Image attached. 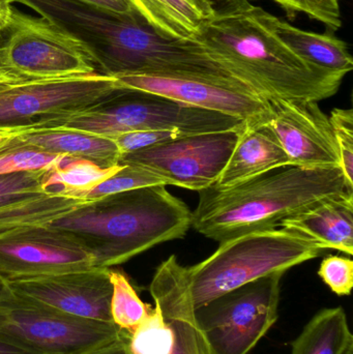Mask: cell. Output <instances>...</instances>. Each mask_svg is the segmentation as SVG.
Returning a JSON list of instances; mask_svg holds the SVG:
<instances>
[{
	"label": "cell",
	"mask_w": 353,
	"mask_h": 354,
	"mask_svg": "<svg viewBox=\"0 0 353 354\" xmlns=\"http://www.w3.org/2000/svg\"><path fill=\"white\" fill-rule=\"evenodd\" d=\"M0 332L43 354H85L117 339L114 324L73 317L14 293L0 299Z\"/></svg>",
	"instance_id": "8"
},
{
	"label": "cell",
	"mask_w": 353,
	"mask_h": 354,
	"mask_svg": "<svg viewBox=\"0 0 353 354\" xmlns=\"http://www.w3.org/2000/svg\"><path fill=\"white\" fill-rule=\"evenodd\" d=\"M21 129L0 128V147H4L10 139L18 135Z\"/></svg>",
	"instance_id": "39"
},
{
	"label": "cell",
	"mask_w": 353,
	"mask_h": 354,
	"mask_svg": "<svg viewBox=\"0 0 353 354\" xmlns=\"http://www.w3.org/2000/svg\"><path fill=\"white\" fill-rule=\"evenodd\" d=\"M280 226L309 237L323 250L353 254V193L323 200L313 207L284 218Z\"/></svg>",
	"instance_id": "17"
},
{
	"label": "cell",
	"mask_w": 353,
	"mask_h": 354,
	"mask_svg": "<svg viewBox=\"0 0 353 354\" xmlns=\"http://www.w3.org/2000/svg\"><path fill=\"white\" fill-rule=\"evenodd\" d=\"M0 68L23 81L57 80L99 74L90 50L45 17L12 8Z\"/></svg>",
	"instance_id": "6"
},
{
	"label": "cell",
	"mask_w": 353,
	"mask_h": 354,
	"mask_svg": "<svg viewBox=\"0 0 353 354\" xmlns=\"http://www.w3.org/2000/svg\"><path fill=\"white\" fill-rule=\"evenodd\" d=\"M267 10L251 6L213 17L193 39L236 79L267 100L318 102L339 91L344 75L313 66L274 32Z\"/></svg>",
	"instance_id": "1"
},
{
	"label": "cell",
	"mask_w": 353,
	"mask_h": 354,
	"mask_svg": "<svg viewBox=\"0 0 353 354\" xmlns=\"http://www.w3.org/2000/svg\"><path fill=\"white\" fill-rule=\"evenodd\" d=\"M339 153V167L348 185L353 187V112L335 108L330 115Z\"/></svg>",
	"instance_id": "29"
},
{
	"label": "cell",
	"mask_w": 353,
	"mask_h": 354,
	"mask_svg": "<svg viewBox=\"0 0 353 354\" xmlns=\"http://www.w3.org/2000/svg\"><path fill=\"white\" fill-rule=\"evenodd\" d=\"M284 274L274 272L195 309L213 354H249L273 328Z\"/></svg>",
	"instance_id": "7"
},
{
	"label": "cell",
	"mask_w": 353,
	"mask_h": 354,
	"mask_svg": "<svg viewBox=\"0 0 353 354\" xmlns=\"http://www.w3.org/2000/svg\"><path fill=\"white\" fill-rule=\"evenodd\" d=\"M110 268H91L62 274L8 280L17 297L82 319L112 322L113 287Z\"/></svg>",
	"instance_id": "13"
},
{
	"label": "cell",
	"mask_w": 353,
	"mask_h": 354,
	"mask_svg": "<svg viewBox=\"0 0 353 354\" xmlns=\"http://www.w3.org/2000/svg\"><path fill=\"white\" fill-rule=\"evenodd\" d=\"M50 169L0 174V209L47 193L43 183Z\"/></svg>",
	"instance_id": "28"
},
{
	"label": "cell",
	"mask_w": 353,
	"mask_h": 354,
	"mask_svg": "<svg viewBox=\"0 0 353 354\" xmlns=\"http://www.w3.org/2000/svg\"><path fill=\"white\" fill-rule=\"evenodd\" d=\"M290 165L281 145L265 124H245L225 168L215 185L225 189Z\"/></svg>",
	"instance_id": "16"
},
{
	"label": "cell",
	"mask_w": 353,
	"mask_h": 354,
	"mask_svg": "<svg viewBox=\"0 0 353 354\" xmlns=\"http://www.w3.org/2000/svg\"><path fill=\"white\" fill-rule=\"evenodd\" d=\"M110 278L113 287L110 306L112 322L120 330L132 334L151 309L141 301L136 289L124 272L111 270Z\"/></svg>",
	"instance_id": "24"
},
{
	"label": "cell",
	"mask_w": 353,
	"mask_h": 354,
	"mask_svg": "<svg viewBox=\"0 0 353 354\" xmlns=\"http://www.w3.org/2000/svg\"><path fill=\"white\" fill-rule=\"evenodd\" d=\"M0 354H43L21 344L8 335L0 332Z\"/></svg>",
	"instance_id": "36"
},
{
	"label": "cell",
	"mask_w": 353,
	"mask_h": 354,
	"mask_svg": "<svg viewBox=\"0 0 353 354\" xmlns=\"http://www.w3.org/2000/svg\"><path fill=\"white\" fill-rule=\"evenodd\" d=\"M318 276L339 297L352 293L353 262L350 258L330 255L321 262Z\"/></svg>",
	"instance_id": "31"
},
{
	"label": "cell",
	"mask_w": 353,
	"mask_h": 354,
	"mask_svg": "<svg viewBox=\"0 0 353 354\" xmlns=\"http://www.w3.org/2000/svg\"><path fill=\"white\" fill-rule=\"evenodd\" d=\"M149 292L173 333L169 354H213L195 316L188 266L168 257L155 270Z\"/></svg>",
	"instance_id": "15"
},
{
	"label": "cell",
	"mask_w": 353,
	"mask_h": 354,
	"mask_svg": "<svg viewBox=\"0 0 353 354\" xmlns=\"http://www.w3.org/2000/svg\"><path fill=\"white\" fill-rule=\"evenodd\" d=\"M74 1L97 8L102 12L120 15V16L131 14L135 10L128 3V0H74Z\"/></svg>",
	"instance_id": "34"
},
{
	"label": "cell",
	"mask_w": 353,
	"mask_h": 354,
	"mask_svg": "<svg viewBox=\"0 0 353 354\" xmlns=\"http://www.w3.org/2000/svg\"><path fill=\"white\" fill-rule=\"evenodd\" d=\"M353 336L341 307L323 309L292 342V354H341Z\"/></svg>",
	"instance_id": "21"
},
{
	"label": "cell",
	"mask_w": 353,
	"mask_h": 354,
	"mask_svg": "<svg viewBox=\"0 0 353 354\" xmlns=\"http://www.w3.org/2000/svg\"><path fill=\"white\" fill-rule=\"evenodd\" d=\"M290 16L302 12L323 23L331 31L341 27L339 0H273Z\"/></svg>",
	"instance_id": "30"
},
{
	"label": "cell",
	"mask_w": 353,
	"mask_h": 354,
	"mask_svg": "<svg viewBox=\"0 0 353 354\" xmlns=\"http://www.w3.org/2000/svg\"><path fill=\"white\" fill-rule=\"evenodd\" d=\"M130 335L124 330L115 340L85 354H133L130 348Z\"/></svg>",
	"instance_id": "35"
},
{
	"label": "cell",
	"mask_w": 353,
	"mask_h": 354,
	"mask_svg": "<svg viewBox=\"0 0 353 354\" xmlns=\"http://www.w3.org/2000/svg\"><path fill=\"white\" fill-rule=\"evenodd\" d=\"M19 134V133H18ZM68 157L53 155L19 140L16 136L0 147V174L50 169L64 163Z\"/></svg>",
	"instance_id": "25"
},
{
	"label": "cell",
	"mask_w": 353,
	"mask_h": 354,
	"mask_svg": "<svg viewBox=\"0 0 353 354\" xmlns=\"http://www.w3.org/2000/svg\"><path fill=\"white\" fill-rule=\"evenodd\" d=\"M325 250L288 229L254 231L220 243L207 259L188 266L195 309L277 272L315 259Z\"/></svg>",
	"instance_id": "5"
},
{
	"label": "cell",
	"mask_w": 353,
	"mask_h": 354,
	"mask_svg": "<svg viewBox=\"0 0 353 354\" xmlns=\"http://www.w3.org/2000/svg\"><path fill=\"white\" fill-rule=\"evenodd\" d=\"M205 8H209L213 17L236 14L252 6L249 0H198Z\"/></svg>",
	"instance_id": "33"
},
{
	"label": "cell",
	"mask_w": 353,
	"mask_h": 354,
	"mask_svg": "<svg viewBox=\"0 0 353 354\" xmlns=\"http://www.w3.org/2000/svg\"><path fill=\"white\" fill-rule=\"evenodd\" d=\"M172 344L173 333L157 307L130 335L133 354H169Z\"/></svg>",
	"instance_id": "26"
},
{
	"label": "cell",
	"mask_w": 353,
	"mask_h": 354,
	"mask_svg": "<svg viewBox=\"0 0 353 354\" xmlns=\"http://www.w3.org/2000/svg\"><path fill=\"white\" fill-rule=\"evenodd\" d=\"M12 6L10 0H0V39L6 35V29L10 24Z\"/></svg>",
	"instance_id": "37"
},
{
	"label": "cell",
	"mask_w": 353,
	"mask_h": 354,
	"mask_svg": "<svg viewBox=\"0 0 353 354\" xmlns=\"http://www.w3.org/2000/svg\"><path fill=\"white\" fill-rule=\"evenodd\" d=\"M184 136L175 131L169 130H147L135 131L118 135L113 139L122 155L134 153L141 149H149L161 143L174 140L178 137Z\"/></svg>",
	"instance_id": "32"
},
{
	"label": "cell",
	"mask_w": 353,
	"mask_h": 354,
	"mask_svg": "<svg viewBox=\"0 0 353 354\" xmlns=\"http://www.w3.org/2000/svg\"><path fill=\"white\" fill-rule=\"evenodd\" d=\"M95 268L70 235L49 226L0 229V274L6 280Z\"/></svg>",
	"instance_id": "12"
},
{
	"label": "cell",
	"mask_w": 353,
	"mask_h": 354,
	"mask_svg": "<svg viewBox=\"0 0 353 354\" xmlns=\"http://www.w3.org/2000/svg\"><path fill=\"white\" fill-rule=\"evenodd\" d=\"M245 122L163 95L117 88L81 111L45 116L30 128H66L114 138L135 131L169 130L184 136L236 130Z\"/></svg>",
	"instance_id": "4"
},
{
	"label": "cell",
	"mask_w": 353,
	"mask_h": 354,
	"mask_svg": "<svg viewBox=\"0 0 353 354\" xmlns=\"http://www.w3.org/2000/svg\"><path fill=\"white\" fill-rule=\"evenodd\" d=\"M45 226L76 239L95 268H110L184 237L192 212L166 185H151L85 201Z\"/></svg>",
	"instance_id": "2"
},
{
	"label": "cell",
	"mask_w": 353,
	"mask_h": 354,
	"mask_svg": "<svg viewBox=\"0 0 353 354\" xmlns=\"http://www.w3.org/2000/svg\"><path fill=\"white\" fill-rule=\"evenodd\" d=\"M27 82V81L21 80L12 75L8 74L6 71L0 68V91L8 88L12 85L19 84V83Z\"/></svg>",
	"instance_id": "38"
},
{
	"label": "cell",
	"mask_w": 353,
	"mask_h": 354,
	"mask_svg": "<svg viewBox=\"0 0 353 354\" xmlns=\"http://www.w3.org/2000/svg\"><path fill=\"white\" fill-rule=\"evenodd\" d=\"M267 20L278 37L305 62L344 76L352 72L353 59L347 45L335 35L302 30L269 12Z\"/></svg>",
	"instance_id": "19"
},
{
	"label": "cell",
	"mask_w": 353,
	"mask_h": 354,
	"mask_svg": "<svg viewBox=\"0 0 353 354\" xmlns=\"http://www.w3.org/2000/svg\"><path fill=\"white\" fill-rule=\"evenodd\" d=\"M341 354H353V342L350 343V344H348L347 347L344 349L343 353Z\"/></svg>",
	"instance_id": "41"
},
{
	"label": "cell",
	"mask_w": 353,
	"mask_h": 354,
	"mask_svg": "<svg viewBox=\"0 0 353 354\" xmlns=\"http://www.w3.org/2000/svg\"><path fill=\"white\" fill-rule=\"evenodd\" d=\"M17 138L53 155L83 159L102 168L118 165L122 153L113 139L66 128H22Z\"/></svg>",
	"instance_id": "18"
},
{
	"label": "cell",
	"mask_w": 353,
	"mask_h": 354,
	"mask_svg": "<svg viewBox=\"0 0 353 354\" xmlns=\"http://www.w3.org/2000/svg\"><path fill=\"white\" fill-rule=\"evenodd\" d=\"M10 295H12V292L8 286V280L0 274V299H6Z\"/></svg>",
	"instance_id": "40"
},
{
	"label": "cell",
	"mask_w": 353,
	"mask_h": 354,
	"mask_svg": "<svg viewBox=\"0 0 353 354\" xmlns=\"http://www.w3.org/2000/svg\"><path fill=\"white\" fill-rule=\"evenodd\" d=\"M122 165L102 168L93 162L68 158L51 168L44 179L43 189L62 196L81 199V196L95 185L120 171ZM82 200V199H81Z\"/></svg>",
	"instance_id": "22"
},
{
	"label": "cell",
	"mask_w": 353,
	"mask_h": 354,
	"mask_svg": "<svg viewBox=\"0 0 353 354\" xmlns=\"http://www.w3.org/2000/svg\"><path fill=\"white\" fill-rule=\"evenodd\" d=\"M192 227L218 243L280 226L323 200L353 193L339 166H287L229 189L198 192Z\"/></svg>",
	"instance_id": "3"
},
{
	"label": "cell",
	"mask_w": 353,
	"mask_h": 354,
	"mask_svg": "<svg viewBox=\"0 0 353 354\" xmlns=\"http://www.w3.org/2000/svg\"><path fill=\"white\" fill-rule=\"evenodd\" d=\"M151 185H166V183L163 179L140 166L122 165L120 171L83 194L81 199L93 201L106 196Z\"/></svg>",
	"instance_id": "27"
},
{
	"label": "cell",
	"mask_w": 353,
	"mask_h": 354,
	"mask_svg": "<svg viewBox=\"0 0 353 354\" xmlns=\"http://www.w3.org/2000/svg\"><path fill=\"white\" fill-rule=\"evenodd\" d=\"M120 88L163 95L180 103L225 114L245 124H265L269 101L242 81L200 75H124L115 77Z\"/></svg>",
	"instance_id": "10"
},
{
	"label": "cell",
	"mask_w": 353,
	"mask_h": 354,
	"mask_svg": "<svg viewBox=\"0 0 353 354\" xmlns=\"http://www.w3.org/2000/svg\"><path fill=\"white\" fill-rule=\"evenodd\" d=\"M155 28L176 39H193L213 14L198 0H128Z\"/></svg>",
	"instance_id": "20"
},
{
	"label": "cell",
	"mask_w": 353,
	"mask_h": 354,
	"mask_svg": "<svg viewBox=\"0 0 353 354\" xmlns=\"http://www.w3.org/2000/svg\"><path fill=\"white\" fill-rule=\"evenodd\" d=\"M265 122L287 155L298 167L339 166V153L330 118L317 102L269 99Z\"/></svg>",
	"instance_id": "14"
},
{
	"label": "cell",
	"mask_w": 353,
	"mask_h": 354,
	"mask_svg": "<svg viewBox=\"0 0 353 354\" xmlns=\"http://www.w3.org/2000/svg\"><path fill=\"white\" fill-rule=\"evenodd\" d=\"M120 88L102 74L27 81L0 91V128H30L45 116L81 111Z\"/></svg>",
	"instance_id": "11"
},
{
	"label": "cell",
	"mask_w": 353,
	"mask_h": 354,
	"mask_svg": "<svg viewBox=\"0 0 353 354\" xmlns=\"http://www.w3.org/2000/svg\"><path fill=\"white\" fill-rule=\"evenodd\" d=\"M84 202L85 200L48 191L39 197L0 209V229L45 226Z\"/></svg>",
	"instance_id": "23"
},
{
	"label": "cell",
	"mask_w": 353,
	"mask_h": 354,
	"mask_svg": "<svg viewBox=\"0 0 353 354\" xmlns=\"http://www.w3.org/2000/svg\"><path fill=\"white\" fill-rule=\"evenodd\" d=\"M242 128L178 137L149 149L126 153L118 165H137L166 185L200 192L215 185L227 164Z\"/></svg>",
	"instance_id": "9"
}]
</instances>
